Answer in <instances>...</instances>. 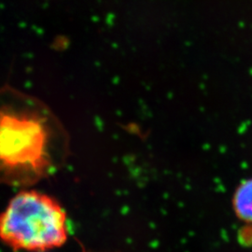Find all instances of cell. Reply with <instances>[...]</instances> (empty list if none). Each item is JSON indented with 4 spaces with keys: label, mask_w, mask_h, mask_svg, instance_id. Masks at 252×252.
Returning <instances> with one entry per match:
<instances>
[{
    "label": "cell",
    "mask_w": 252,
    "mask_h": 252,
    "mask_svg": "<svg viewBox=\"0 0 252 252\" xmlns=\"http://www.w3.org/2000/svg\"><path fill=\"white\" fill-rule=\"evenodd\" d=\"M62 126L40 101L0 89V183L33 185L54 173L64 153Z\"/></svg>",
    "instance_id": "1"
},
{
    "label": "cell",
    "mask_w": 252,
    "mask_h": 252,
    "mask_svg": "<svg viewBox=\"0 0 252 252\" xmlns=\"http://www.w3.org/2000/svg\"><path fill=\"white\" fill-rule=\"evenodd\" d=\"M67 239L66 215L51 196L22 190L0 214V240L13 251L44 252Z\"/></svg>",
    "instance_id": "2"
},
{
    "label": "cell",
    "mask_w": 252,
    "mask_h": 252,
    "mask_svg": "<svg viewBox=\"0 0 252 252\" xmlns=\"http://www.w3.org/2000/svg\"><path fill=\"white\" fill-rule=\"evenodd\" d=\"M234 208L240 220L252 223V179L245 180L235 190Z\"/></svg>",
    "instance_id": "3"
},
{
    "label": "cell",
    "mask_w": 252,
    "mask_h": 252,
    "mask_svg": "<svg viewBox=\"0 0 252 252\" xmlns=\"http://www.w3.org/2000/svg\"></svg>",
    "instance_id": "4"
}]
</instances>
